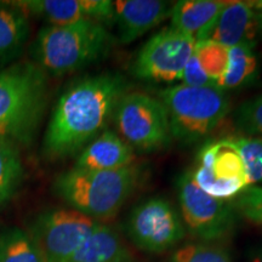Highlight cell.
<instances>
[{"mask_svg": "<svg viewBox=\"0 0 262 262\" xmlns=\"http://www.w3.org/2000/svg\"><path fill=\"white\" fill-rule=\"evenodd\" d=\"M129 81L116 72L88 75L71 84L55 104L42 141L48 159L78 155L102 134Z\"/></svg>", "mask_w": 262, "mask_h": 262, "instance_id": "obj_1", "label": "cell"}, {"mask_svg": "<svg viewBox=\"0 0 262 262\" xmlns=\"http://www.w3.org/2000/svg\"><path fill=\"white\" fill-rule=\"evenodd\" d=\"M48 74L35 62L0 70V137L27 146L34 139L48 106Z\"/></svg>", "mask_w": 262, "mask_h": 262, "instance_id": "obj_2", "label": "cell"}, {"mask_svg": "<svg viewBox=\"0 0 262 262\" xmlns=\"http://www.w3.org/2000/svg\"><path fill=\"white\" fill-rule=\"evenodd\" d=\"M142 180L137 164L126 168L93 171L72 168L58 175L54 191L72 209L94 220H108L118 214Z\"/></svg>", "mask_w": 262, "mask_h": 262, "instance_id": "obj_3", "label": "cell"}, {"mask_svg": "<svg viewBox=\"0 0 262 262\" xmlns=\"http://www.w3.org/2000/svg\"><path fill=\"white\" fill-rule=\"evenodd\" d=\"M113 45L114 38L107 27L83 19L42 27L33 44V57L47 74L64 75L103 58Z\"/></svg>", "mask_w": 262, "mask_h": 262, "instance_id": "obj_4", "label": "cell"}, {"mask_svg": "<svg viewBox=\"0 0 262 262\" xmlns=\"http://www.w3.org/2000/svg\"><path fill=\"white\" fill-rule=\"evenodd\" d=\"M159 101L168 113L172 139L185 146L210 135L231 111L228 95L217 86L172 85L160 91Z\"/></svg>", "mask_w": 262, "mask_h": 262, "instance_id": "obj_5", "label": "cell"}, {"mask_svg": "<svg viewBox=\"0 0 262 262\" xmlns=\"http://www.w3.org/2000/svg\"><path fill=\"white\" fill-rule=\"evenodd\" d=\"M117 134L134 150L153 153L172 143L165 107L158 98L143 93H126L112 118Z\"/></svg>", "mask_w": 262, "mask_h": 262, "instance_id": "obj_6", "label": "cell"}, {"mask_svg": "<svg viewBox=\"0 0 262 262\" xmlns=\"http://www.w3.org/2000/svg\"><path fill=\"white\" fill-rule=\"evenodd\" d=\"M189 170L203 192L221 201H234L249 187L243 159L231 137L204 143Z\"/></svg>", "mask_w": 262, "mask_h": 262, "instance_id": "obj_7", "label": "cell"}, {"mask_svg": "<svg viewBox=\"0 0 262 262\" xmlns=\"http://www.w3.org/2000/svg\"><path fill=\"white\" fill-rule=\"evenodd\" d=\"M195 40L170 27L163 28L146 41L131 64V74L153 83H173L182 79L186 64L194 52Z\"/></svg>", "mask_w": 262, "mask_h": 262, "instance_id": "obj_8", "label": "cell"}, {"mask_svg": "<svg viewBox=\"0 0 262 262\" xmlns=\"http://www.w3.org/2000/svg\"><path fill=\"white\" fill-rule=\"evenodd\" d=\"M178 194L182 220L193 237L214 242L226 238L234 229L233 204L203 192L193 181L189 169L178 179Z\"/></svg>", "mask_w": 262, "mask_h": 262, "instance_id": "obj_9", "label": "cell"}, {"mask_svg": "<svg viewBox=\"0 0 262 262\" xmlns=\"http://www.w3.org/2000/svg\"><path fill=\"white\" fill-rule=\"evenodd\" d=\"M98 224L74 209H54L39 216L31 235L45 262H67Z\"/></svg>", "mask_w": 262, "mask_h": 262, "instance_id": "obj_10", "label": "cell"}, {"mask_svg": "<svg viewBox=\"0 0 262 262\" xmlns=\"http://www.w3.org/2000/svg\"><path fill=\"white\" fill-rule=\"evenodd\" d=\"M126 231L137 248L153 254L164 253L185 235L176 209L160 196L147 199L133 209L127 217Z\"/></svg>", "mask_w": 262, "mask_h": 262, "instance_id": "obj_11", "label": "cell"}, {"mask_svg": "<svg viewBox=\"0 0 262 262\" xmlns=\"http://www.w3.org/2000/svg\"><path fill=\"white\" fill-rule=\"evenodd\" d=\"M48 26H63L90 19L104 27L114 25L113 2L108 0H15L6 2Z\"/></svg>", "mask_w": 262, "mask_h": 262, "instance_id": "obj_12", "label": "cell"}, {"mask_svg": "<svg viewBox=\"0 0 262 262\" xmlns=\"http://www.w3.org/2000/svg\"><path fill=\"white\" fill-rule=\"evenodd\" d=\"M118 40L130 44L170 18L172 5L162 0H118L113 2Z\"/></svg>", "mask_w": 262, "mask_h": 262, "instance_id": "obj_13", "label": "cell"}, {"mask_svg": "<svg viewBox=\"0 0 262 262\" xmlns=\"http://www.w3.org/2000/svg\"><path fill=\"white\" fill-rule=\"evenodd\" d=\"M257 19L249 2H225L208 40L231 49L239 45H256Z\"/></svg>", "mask_w": 262, "mask_h": 262, "instance_id": "obj_14", "label": "cell"}, {"mask_svg": "<svg viewBox=\"0 0 262 262\" xmlns=\"http://www.w3.org/2000/svg\"><path fill=\"white\" fill-rule=\"evenodd\" d=\"M135 150L116 131L104 130L81 149L74 168L93 171H108L135 164Z\"/></svg>", "mask_w": 262, "mask_h": 262, "instance_id": "obj_15", "label": "cell"}, {"mask_svg": "<svg viewBox=\"0 0 262 262\" xmlns=\"http://www.w3.org/2000/svg\"><path fill=\"white\" fill-rule=\"evenodd\" d=\"M224 4L220 0H181L172 5L170 26L195 42L208 40Z\"/></svg>", "mask_w": 262, "mask_h": 262, "instance_id": "obj_16", "label": "cell"}, {"mask_svg": "<svg viewBox=\"0 0 262 262\" xmlns=\"http://www.w3.org/2000/svg\"><path fill=\"white\" fill-rule=\"evenodd\" d=\"M131 253L111 226L98 224L67 262H131Z\"/></svg>", "mask_w": 262, "mask_h": 262, "instance_id": "obj_17", "label": "cell"}, {"mask_svg": "<svg viewBox=\"0 0 262 262\" xmlns=\"http://www.w3.org/2000/svg\"><path fill=\"white\" fill-rule=\"evenodd\" d=\"M28 35V16L6 2L0 3V64L18 56Z\"/></svg>", "mask_w": 262, "mask_h": 262, "instance_id": "obj_18", "label": "cell"}, {"mask_svg": "<svg viewBox=\"0 0 262 262\" xmlns=\"http://www.w3.org/2000/svg\"><path fill=\"white\" fill-rule=\"evenodd\" d=\"M260 75V63L255 47L239 45L229 49L228 70L216 86L221 90H234L255 84Z\"/></svg>", "mask_w": 262, "mask_h": 262, "instance_id": "obj_19", "label": "cell"}, {"mask_svg": "<svg viewBox=\"0 0 262 262\" xmlns=\"http://www.w3.org/2000/svg\"><path fill=\"white\" fill-rule=\"evenodd\" d=\"M24 176V162L18 146L0 137V206L16 194Z\"/></svg>", "mask_w": 262, "mask_h": 262, "instance_id": "obj_20", "label": "cell"}, {"mask_svg": "<svg viewBox=\"0 0 262 262\" xmlns=\"http://www.w3.org/2000/svg\"><path fill=\"white\" fill-rule=\"evenodd\" d=\"M0 262H45L32 235L21 228L0 233Z\"/></svg>", "mask_w": 262, "mask_h": 262, "instance_id": "obj_21", "label": "cell"}, {"mask_svg": "<svg viewBox=\"0 0 262 262\" xmlns=\"http://www.w3.org/2000/svg\"><path fill=\"white\" fill-rule=\"evenodd\" d=\"M194 56L203 72L215 83L221 79L228 70L229 49L214 40L195 42Z\"/></svg>", "mask_w": 262, "mask_h": 262, "instance_id": "obj_22", "label": "cell"}, {"mask_svg": "<svg viewBox=\"0 0 262 262\" xmlns=\"http://www.w3.org/2000/svg\"><path fill=\"white\" fill-rule=\"evenodd\" d=\"M243 159L249 186L262 183V136H229Z\"/></svg>", "mask_w": 262, "mask_h": 262, "instance_id": "obj_23", "label": "cell"}, {"mask_svg": "<svg viewBox=\"0 0 262 262\" xmlns=\"http://www.w3.org/2000/svg\"><path fill=\"white\" fill-rule=\"evenodd\" d=\"M234 125L244 136H262V94L237 108Z\"/></svg>", "mask_w": 262, "mask_h": 262, "instance_id": "obj_24", "label": "cell"}, {"mask_svg": "<svg viewBox=\"0 0 262 262\" xmlns=\"http://www.w3.org/2000/svg\"><path fill=\"white\" fill-rule=\"evenodd\" d=\"M171 262H232V258L224 248L205 243H193L178 249L172 254Z\"/></svg>", "mask_w": 262, "mask_h": 262, "instance_id": "obj_25", "label": "cell"}, {"mask_svg": "<svg viewBox=\"0 0 262 262\" xmlns=\"http://www.w3.org/2000/svg\"><path fill=\"white\" fill-rule=\"evenodd\" d=\"M233 206L248 221L262 225V187L249 186L234 199Z\"/></svg>", "mask_w": 262, "mask_h": 262, "instance_id": "obj_26", "label": "cell"}, {"mask_svg": "<svg viewBox=\"0 0 262 262\" xmlns=\"http://www.w3.org/2000/svg\"><path fill=\"white\" fill-rule=\"evenodd\" d=\"M181 80L183 81V84L187 85V86H216L215 81L210 79V78L203 72L201 64H199L198 60H196V57L194 56V52H193L192 57L189 58L185 70H183Z\"/></svg>", "mask_w": 262, "mask_h": 262, "instance_id": "obj_27", "label": "cell"}, {"mask_svg": "<svg viewBox=\"0 0 262 262\" xmlns=\"http://www.w3.org/2000/svg\"><path fill=\"white\" fill-rule=\"evenodd\" d=\"M253 8L255 10V14H256V19H257V27H258V33L262 35V0L261 2H253Z\"/></svg>", "mask_w": 262, "mask_h": 262, "instance_id": "obj_28", "label": "cell"}, {"mask_svg": "<svg viewBox=\"0 0 262 262\" xmlns=\"http://www.w3.org/2000/svg\"><path fill=\"white\" fill-rule=\"evenodd\" d=\"M251 262H262V247L255 249L250 255Z\"/></svg>", "mask_w": 262, "mask_h": 262, "instance_id": "obj_29", "label": "cell"}]
</instances>
